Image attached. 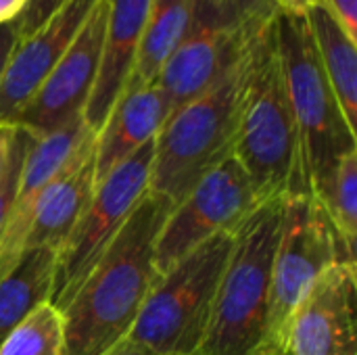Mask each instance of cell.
<instances>
[{
	"label": "cell",
	"instance_id": "6da1fadb",
	"mask_svg": "<svg viewBox=\"0 0 357 355\" xmlns=\"http://www.w3.org/2000/svg\"><path fill=\"white\" fill-rule=\"evenodd\" d=\"M172 205L146 192L61 310L67 355H100L132 331L159 278L157 239Z\"/></svg>",
	"mask_w": 357,
	"mask_h": 355
},
{
	"label": "cell",
	"instance_id": "7a4b0ae2",
	"mask_svg": "<svg viewBox=\"0 0 357 355\" xmlns=\"http://www.w3.org/2000/svg\"><path fill=\"white\" fill-rule=\"evenodd\" d=\"M274 17L261 25L251 50L232 157L241 163L259 201L307 192L301 169V138L284 86Z\"/></svg>",
	"mask_w": 357,
	"mask_h": 355
},
{
	"label": "cell",
	"instance_id": "3957f363",
	"mask_svg": "<svg viewBox=\"0 0 357 355\" xmlns=\"http://www.w3.org/2000/svg\"><path fill=\"white\" fill-rule=\"evenodd\" d=\"M282 211L284 199L261 201L236 228L211 322L197 355H264Z\"/></svg>",
	"mask_w": 357,
	"mask_h": 355
},
{
	"label": "cell",
	"instance_id": "277c9868",
	"mask_svg": "<svg viewBox=\"0 0 357 355\" xmlns=\"http://www.w3.org/2000/svg\"><path fill=\"white\" fill-rule=\"evenodd\" d=\"M249 50L215 86L172 111L155 138L149 192L165 199L172 207L211 167L232 155L247 86Z\"/></svg>",
	"mask_w": 357,
	"mask_h": 355
},
{
	"label": "cell",
	"instance_id": "5b68a950",
	"mask_svg": "<svg viewBox=\"0 0 357 355\" xmlns=\"http://www.w3.org/2000/svg\"><path fill=\"white\" fill-rule=\"evenodd\" d=\"M274 31L301 138L303 182L312 192L337 159L357 151V132L349 126L322 69L305 17L276 8Z\"/></svg>",
	"mask_w": 357,
	"mask_h": 355
},
{
	"label": "cell",
	"instance_id": "8992f818",
	"mask_svg": "<svg viewBox=\"0 0 357 355\" xmlns=\"http://www.w3.org/2000/svg\"><path fill=\"white\" fill-rule=\"evenodd\" d=\"M234 234L236 230L211 236L161 272L128 339L167 354H199Z\"/></svg>",
	"mask_w": 357,
	"mask_h": 355
},
{
	"label": "cell",
	"instance_id": "52a82bcc",
	"mask_svg": "<svg viewBox=\"0 0 357 355\" xmlns=\"http://www.w3.org/2000/svg\"><path fill=\"white\" fill-rule=\"evenodd\" d=\"M274 10L272 0H197L190 27L157 80L169 113L230 73Z\"/></svg>",
	"mask_w": 357,
	"mask_h": 355
},
{
	"label": "cell",
	"instance_id": "ba28073f",
	"mask_svg": "<svg viewBox=\"0 0 357 355\" xmlns=\"http://www.w3.org/2000/svg\"><path fill=\"white\" fill-rule=\"evenodd\" d=\"M335 262L351 259L312 192L284 199L280 239L272 264L264 355H284L291 318L314 280Z\"/></svg>",
	"mask_w": 357,
	"mask_h": 355
},
{
	"label": "cell",
	"instance_id": "9c48e42d",
	"mask_svg": "<svg viewBox=\"0 0 357 355\" xmlns=\"http://www.w3.org/2000/svg\"><path fill=\"white\" fill-rule=\"evenodd\" d=\"M153 153L155 140L144 144L96 184L90 203L59 247L50 297V303L59 312L71 301L96 262L121 232L136 205L149 192Z\"/></svg>",
	"mask_w": 357,
	"mask_h": 355
},
{
	"label": "cell",
	"instance_id": "30bf717a",
	"mask_svg": "<svg viewBox=\"0 0 357 355\" xmlns=\"http://www.w3.org/2000/svg\"><path fill=\"white\" fill-rule=\"evenodd\" d=\"M259 203L241 163L232 155L220 161L163 222L155 253L159 274L211 236L236 230Z\"/></svg>",
	"mask_w": 357,
	"mask_h": 355
},
{
	"label": "cell",
	"instance_id": "8fae6325",
	"mask_svg": "<svg viewBox=\"0 0 357 355\" xmlns=\"http://www.w3.org/2000/svg\"><path fill=\"white\" fill-rule=\"evenodd\" d=\"M107 13L109 0H98L44 84L17 113L13 126L40 138L84 117L98 75Z\"/></svg>",
	"mask_w": 357,
	"mask_h": 355
},
{
	"label": "cell",
	"instance_id": "7c38bea8",
	"mask_svg": "<svg viewBox=\"0 0 357 355\" xmlns=\"http://www.w3.org/2000/svg\"><path fill=\"white\" fill-rule=\"evenodd\" d=\"M356 264L335 262L297 305L284 355H357Z\"/></svg>",
	"mask_w": 357,
	"mask_h": 355
},
{
	"label": "cell",
	"instance_id": "4fadbf2b",
	"mask_svg": "<svg viewBox=\"0 0 357 355\" xmlns=\"http://www.w3.org/2000/svg\"><path fill=\"white\" fill-rule=\"evenodd\" d=\"M98 0H69L33 33L21 38L0 80V123H13L17 113L44 84Z\"/></svg>",
	"mask_w": 357,
	"mask_h": 355
},
{
	"label": "cell",
	"instance_id": "5bb4252c",
	"mask_svg": "<svg viewBox=\"0 0 357 355\" xmlns=\"http://www.w3.org/2000/svg\"><path fill=\"white\" fill-rule=\"evenodd\" d=\"M92 138L94 132L86 126L84 117L40 138L33 136L19 174L15 201L0 243V278L23 253V241L36 201Z\"/></svg>",
	"mask_w": 357,
	"mask_h": 355
},
{
	"label": "cell",
	"instance_id": "9a60e30c",
	"mask_svg": "<svg viewBox=\"0 0 357 355\" xmlns=\"http://www.w3.org/2000/svg\"><path fill=\"white\" fill-rule=\"evenodd\" d=\"M153 0H109L98 75L84 109L86 126L96 134L130 82Z\"/></svg>",
	"mask_w": 357,
	"mask_h": 355
},
{
	"label": "cell",
	"instance_id": "2e32d148",
	"mask_svg": "<svg viewBox=\"0 0 357 355\" xmlns=\"http://www.w3.org/2000/svg\"><path fill=\"white\" fill-rule=\"evenodd\" d=\"M167 115L169 107L157 84L123 90L94 134V182L100 184L115 167L155 140Z\"/></svg>",
	"mask_w": 357,
	"mask_h": 355
},
{
	"label": "cell",
	"instance_id": "e0dca14e",
	"mask_svg": "<svg viewBox=\"0 0 357 355\" xmlns=\"http://www.w3.org/2000/svg\"><path fill=\"white\" fill-rule=\"evenodd\" d=\"M96 188L94 182V138L73 157V161L44 188L36 201L23 251L52 245L61 247Z\"/></svg>",
	"mask_w": 357,
	"mask_h": 355
},
{
	"label": "cell",
	"instance_id": "ac0fdd59",
	"mask_svg": "<svg viewBox=\"0 0 357 355\" xmlns=\"http://www.w3.org/2000/svg\"><path fill=\"white\" fill-rule=\"evenodd\" d=\"M303 17L333 92L349 126L357 132V38L318 0L303 13Z\"/></svg>",
	"mask_w": 357,
	"mask_h": 355
},
{
	"label": "cell",
	"instance_id": "d6986e66",
	"mask_svg": "<svg viewBox=\"0 0 357 355\" xmlns=\"http://www.w3.org/2000/svg\"><path fill=\"white\" fill-rule=\"evenodd\" d=\"M59 247L23 251L0 278V343L40 305L50 303Z\"/></svg>",
	"mask_w": 357,
	"mask_h": 355
},
{
	"label": "cell",
	"instance_id": "ffe728a7",
	"mask_svg": "<svg viewBox=\"0 0 357 355\" xmlns=\"http://www.w3.org/2000/svg\"><path fill=\"white\" fill-rule=\"evenodd\" d=\"M197 0H153L128 88L155 86L167 59L186 36Z\"/></svg>",
	"mask_w": 357,
	"mask_h": 355
},
{
	"label": "cell",
	"instance_id": "44dd1931",
	"mask_svg": "<svg viewBox=\"0 0 357 355\" xmlns=\"http://www.w3.org/2000/svg\"><path fill=\"white\" fill-rule=\"evenodd\" d=\"M328 222L333 224L345 253L356 259L357 241V151L333 163L312 190Z\"/></svg>",
	"mask_w": 357,
	"mask_h": 355
},
{
	"label": "cell",
	"instance_id": "7402d4cb",
	"mask_svg": "<svg viewBox=\"0 0 357 355\" xmlns=\"http://www.w3.org/2000/svg\"><path fill=\"white\" fill-rule=\"evenodd\" d=\"M0 355H67L61 312L40 305L0 343Z\"/></svg>",
	"mask_w": 357,
	"mask_h": 355
},
{
	"label": "cell",
	"instance_id": "603a6c76",
	"mask_svg": "<svg viewBox=\"0 0 357 355\" xmlns=\"http://www.w3.org/2000/svg\"><path fill=\"white\" fill-rule=\"evenodd\" d=\"M31 140H33V136L19 128V136H17V144H15L13 157H10V165H8L4 182L0 184V243H2V234H4L6 222H8V213H10L13 201H15V192H17V184H19V174H21V167H23V161H25V155H27V149H29Z\"/></svg>",
	"mask_w": 357,
	"mask_h": 355
},
{
	"label": "cell",
	"instance_id": "cb8c5ba5",
	"mask_svg": "<svg viewBox=\"0 0 357 355\" xmlns=\"http://www.w3.org/2000/svg\"><path fill=\"white\" fill-rule=\"evenodd\" d=\"M69 0H27L19 17L15 19L17 23V33L19 40L33 33L40 25H44L61 6H65Z\"/></svg>",
	"mask_w": 357,
	"mask_h": 355
},
{
	"label": "cell",
	"instance_id": "d4e9b609",
	"mask_svg": "<svg viewBox=\"0 0 357 355\" xmlns=\"http://www.w3.org/2000/svg\"><path fill=\"white\" fill-rule=\"evenodd\" d=\"M324 4L335 19L354 36L357 38V0H318Z\"/></svg>",
	"mask_w": 357,
	"mask_h": 355
},
{
	"label": "cell",
	"instance_id": "484cf974",
	"mask_svg": "<svg viewBox=\"0 0 357 355\" xmlns=\"http://www.w3.org/2000/svg\"><path fill=\"white\" fill-rule=\"evenodd\" d=\"M17 136H19V128L13 123H0V184L6 178L8 165H10V157L17 144Z\"/></svg>",
	"mask_w": 357,
	"mask_h": 355
},
{
	"label": "cell",
	"instance_id": "4316f807",
	"mask_svg": "<svg viewBox=\"0 0 357 355\" xmlns=\"http://www.w3.org/2000/svg\"><path fill=\"white\" fill-rule=\"evenodd\" d=\"M17 42H19V33H17L15 19L6 21V23H0V80L4 75V69L8 65V59H10Z\"/></svg>",
	"mask_w": 357,
	"mask_h": 355
},
{
	"label": "cell",
	"instance_id": "83f0119b",
	"mask_svg": "<svg viewBox=\"0 0 357 355\" xmlns=\"http://www.w3.org/2000/svg\"><path fill=\"white\" fill-rule=\"evenodd\" d=\"M100 355H176V354H167V352H159L155 347H149L144 343H138V341H132V339H121L117 341L113 347H109L105 354Z\"/></svg>",
	"mask_w": 357,
	"mask_h": 355
},
{
	"label": "cell",
	"instance_id": "f1b7e54d",
	"mask_svg": "<svg viewBox=\"0 0 357 355\" xmlns=\"http://www.w3.org/2000/svg\"><path fill=\"white\" fill-rule=\"evenodd\" d=\"M27 0H0V23L13 21L19 17Z\"/></svg>",
	"mask_w": 357,
	"mask_h": 355
},
{
	"label": "cell",
	"instance_id": "f546056e",
	"mask_svg": "<svg viewBox=\"0 0 357 355\" xmlns=\"http://www.w3.org/2000/svg\"><path fill=\"white\" fill-rule=\"evenodd\" d=\"M278 10L282 13H293V15H303L316 0H272Z\"/></svg>",
	"mask_w": 357,
	"mask_h": 355
}]
</instances>
